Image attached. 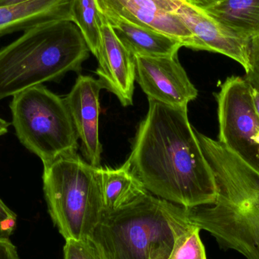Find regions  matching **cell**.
Masks as SVG:
<instances>
[{
    "instance_id": "obj_1",
    "label": "cell",
    "mask_w": 259,
    "mask_h": 259,
    "mask_svg": "<svg viewBox=\"0 0 259 259\" xmlns=\"http://www.w3.org/2000/svg\"><path fill=\"white\" fill-rule=\"evenodd\" d=\"M126 162L151 194L184 208L214 203V174L187 115L149 100Z\"/></svg>"
},
{
    "instance_id": "obj_2",
    "label": "cell",
    "mask_w": 259,
    "mask_h": 259,
    "mask_svg": "<svg viewBox=\"0 0 259 259\" xmlns=\"http://www.w3.org/2000/svg\"><path fill=\"white\" fill-rule=\"evenodd\" d=\"M196 134L214 174L217 197L211 205L187 208L189 221L222 247L259 259V212L251 199L247 164L220 142Z\"/></svg>"
},
{
    "instance_id": "obj_3",
    "label": "cell",
    "mask_w": 259,
    "mask_h": 259,
    "mask_svg": "<svg viewBox=\"0 0 259 259\" xmlns=\"http://www.w3.org/2000/svg\"><path fill=\"white\" fill-rule=\"evenodd\" d=\"M89 47L71 21L44 23L27 29L0 50V101L47 82L79 72Z\"/></svg>"
},
{
    "instance_id": "obj_4",
    "label": "cell",
    "mask_w": 259,
    "mask_h": 259,
    "mask_svg": "<svg viewBox=\"0 0 259 259\" xmlns=\"http://www.w3.org/2000/svg\"><path fill=\"white\" fill-rule=\"evenodd\" d=\"M190 225L187 208L148 192L104 212L91 239L101 259H167L176 237Z\"/></svg>"
},
{
    "instance_id": "obj_5",
    "label": "cell",
    "mask_w": 259,
    "mask_h": 259,
    "mask_svg": "<svg viewBox=\"0 0 259 259\" xmlns=\"http://www.w3.org/2000/svg\"><path fill=\"white\" fill-rule=\"evenodd\" d=\"M100 167L77 153L44 166L42 184L49 214L65 240L91 238L101 221L104 207Z\"/></svg>"
},
{
    "instance_id": "obj_6",
    "label": "cell",
    "mask_w": 259,
    "mask_h": 259,
    "mask_svg": "<svg viewBox=\"0 0 259 259\" xmlns=\"http://www.w3.org/2000/svg\"><path fill=\"white\" fill-rule=\"evenodd\" d=\"M9 107L18 140L44 166L77 153L79 137L64 98L38 85L13 96Z\"/></svg>"
},
{
    "instance_id": "obj_7",
    "label": "cell",
    "mask_w": 259,
    "mask_h": 259,
    "mask_svg": "<svg viewBox=\"0 0 259 259\" xmlns=\"http://www.w3.org/2000/svg\"><path fill=\"white\" fill-rule=\"evenodd\" d=\"M216 100L219 141L259 174V117L250 85L240 76L228 77Z\"/></svg>"
},
{
    "instance_id": "obj_8",
    "label": "cell",
    "mask_w": 259,
    "mask_h": 259,
    "mask_svg": "<svg viewBox=\"0 0 259 259\" xmlns=\"http://www.w3.org/2000/svg\"><path fill=\"white\" fill-rule=\"evenodd\" d=\"M136 80L148 100L178 109L187 108L198 91L178 59V53L165 56H134Z\"/></svg>"
},
{
    "instance_id": "obj_9",
    "label": "cell",
    "mask_w": 259,
    "mask_h": 259,
    "mask_svg": "<svg viewBox=\"0 0 259 259\" xmlns=\"http://www.w3.org/2000/svg\"><path fill=\"white\" fill-rule=\"evenodd\" d=\"M178 0H95L104 16L118 17L175 38L194 50L193 34L176 14Z\"/></svg>"
},
{
    "instance_id": "obj_10",
    "label": "cell",
    "mask_w": 259,
    "mask_h": 259,
    "mask_svg": "<svg viewBox=\"0 0 259 259\" xmlns=\"http://www.w3.org/2000/svg\"><path fill=\"white\" fill-rule=\"evenodd\" d=\"M100 80L91 76L79 75L69 94L64 98L87 161L100 167L103 146L100 140Z\"/></svg>"
},
{
    "instance_id": "obj_11",
    "label": "cell",
    "mask_w": 259,
    "mask_h": 259,
    "mask_svg": "<svg viewBox=\"0 0 259 259\" xmlns=\"http://www.w3.org/2000/svg\"><path fill=\"white\" fill-rule=\"evenodd\" d=\"M176 14L194 37V50L224 55L238 62L245 71L249 67L250 40L233 33L213 19L203 9L178 0Z\"/></svg>"
},
{
    "instance_id": "obj_12",
    "label": "cell",
    "mask_w": 259,
    "mask_h": 259,
    "mask_svg": "<svg viewBox=\"0 0 259 259\" xmlns=\"http://www.w3.org/2000/svg\"><path fill=\"white\" fill-rule=\"evenodd\" d=\"M102 18L96 74L103 88L115 94L123 106H132L136 80L134 56L121 44L106 18L103 15Z\"/></svg>"
},
{
    "instance_id": "obj_13",
    "label": "cell",
    "mask_w": 259,
    "mask_h": 259,
    "mask_svg": "<svg viewBox=\"0 0 259 259\" xmlns=\"http://www.w3.org/2000/svg\"><path fill=\"white\" fill-rule=\"evenodd\" d=\"M74 0H30L0 6V38L44 23L72 21Z\"/></svg>"
},
{
    "instance_id": "obj_14",
    "label": "cell",
    "mask_w": 259,
    "mask_h": 259,
    "mask_svg": "<svg viewBox=\"0 0 259 259\" xmlns=\"http://www.w3.org/2000/svg\"><path fill=\"white\" fill-rule=\"evenodd\" d=\"M103 16L121 44L134 56H170L178 53L183 47L178 39L164 33L140 27L118 17Z\"/></svg>"
},
{
    "instance_id": "obj_15",
    "label": "cell",
    "mask_w": 259,
    "mask_h": 259,
    "mask_svg": "<svg viewBox=\"0 0 259 259\" xmlns=\"http://www.w3.org/2000/svg\"><path fill=\"white\" fill-rule=\"evenodd\" d=\"M100 173L104 212L124 208L148 193L127 162L118 168L100 167Z\"/></svg>"
},
{
    "instance_id": "obj_16",
    "label": "cell",
    "mask_w": 259,
    "mask_h": 259,
    "mask_svg": "<svg viewBox=\"0 0 259 259\" xmlns=\"http://www.w3.org/2000/svg\"><path fill=\"white\" fill-rule=\"evenodd\" d=\"M203 10L244 39L251 41L259 35V0H218Z\"/></svg>"
},
{
    "instance_id": "obj_17",
    "label": "cell",
    "mask_w": 259,
    "mask_h": 259,
    "mask_svg": "<svg viewBox=\"0 0 259 259\" xmlns=\"http://www.w3.org/2000/svg\"><path fill=\"white\" fill-rule=\"evenodd\" d=\"M71 15L72 22L83 35L90 51L97 56L101 38L103 18L95 0H74Z\"/></svg>"
},
{
    "instance_id": "obj_18",
    "label": "cell",
    "mask_w": 259,
    "mask_h": 259,
    "mask_svg": "<svg viewBox=\"0 0 259 259\" xmlns=\"http://www.w3.org/2000/svg\"><path fill=\"white\" fill-rule=\"evenodd\" d=\"M201 230L192 225L175 239L167 259H207L205 247L201 240Z\"/></svg>"
},
{
    "instance_id": "obj_19",
    "label": "cell",
    "mask_w": 259,
    "mask_h": 259,
    "mask_svg": "<svg viewBox=\"0 0 259 259\" xmlns=\"http://www.w3.org/2000/svg\"><path fill=\"white\" fill-rule=\"evenodd\" d=\"M64 259H101L91 238L83 240H65Z\"/></svg>"
},
{
    "instance_id": "obj_20",
    "label": "cell",
    "mask_w": 259,
    "mask_h": 259,
    "mask_svg": "<svg viewBox=\"0 0 259 259\" xmlns=\"http://www.w3.org/2000/svg\"><path fill=\"white\" fill-rule=\"evenodd\" d=\"M245 80L251 88L259 91V35L251 39L249 67L246 71Z\"/></svg>"
},
{
    "instance_id": "obj_21",
    "label": "cell",
    "mask_w": 259,
    "mask_h": 259,
    "mask_svg": "<svg viewBox=\"0 0 259 259\" xmlns=\"http://www.w3.org/2000/svg\"><path fill=\"white\" fill-rule=\"evenodd\" d=\"M18 216L0 198V236L9 237L17 228Z\"/></svg>"
},
{
    "instance_id": "obj_22",
    "label": "cell",
    "mask_w": 259,
    "mask_h": 259,
    "mask_svg": "<svg viewBox=\"0 0 259 259\" xmlns=\"http://www.w3.org/2000/svg\"><path fill=\"white\" fill-rule=\"evenodd\" d=\"M247 178L251 199L254 206L259 212V174L249 166L247 169Z\"/></svg>"
},
{
    "instance_id": "obj_23",
    "label": "cell",
    "mask_w": 259,
    "mask_h": 259,
    "mask_svg": "<svg viewBox=\"0 0 259 259\" xmlns=\"http://www.w3.org/2000/svg\"><path fill=\"white\" fill-rule=\"evenodd\" d=\"M0 259H21L16 246L9 237L0 236Z\"/></svg>"
},
{
    "instance_id": "obj_24",
    "label": "cell",
    "mask_w": 259,
    "mask_h": 259,
    "mask_svg": "<svg viewBox=\"0 0 259 259\" xmlns=\"http://www.w3.org/2000/svg\"><path fill=\"white\" fill-rule=\"evenodd\" d=\"M185 1L193 6L203 9L211 6L218 0H185Z\"/></svg>"
},
{
    "instance_id": "obj_25",
    "label": "cell",
    "mask_w": 259,
    "mask_h": 259,
    "mask_svg": "<svg viewBox=\"0 0 259 259\" xmlns=\"http://www.w3.org/2000/svg\"><path fill=\"white\" fill-rule=\"evenodd\" d=\"M9 123L3 118H0V137L4 136L9 131Z\"/></svg>"
},
{
    "instance_id": "obj_26",
    "label": "cell",
    "mask_w": 259,
    "mask_h": 259,
    "mask_svg": "<svg viewBox=\"0 0 259 259\" xmlns=\"http://www.w3.org/2000/svg\"><path fill=\"white\" fill-rule=\"evenodd\" d=\"M252 89V98H253L254 104H255V110L259 117V91L254 88H251Z\"/></svg>"
},
{
    "instance_id": "obj_27",
    "label": "cell",
    "mask_w": 259,
    "mask_h": 259,
    "mask_svg": "<svg viewBox=\"0 0 259 259\" xmlns=\"http://www.w3.org/2000/svg\"><path fill=\"white\" fill-rule=\"evenodd\" d=\"M30 0H0V6H12V5L20 4Z\"/></svg>"
}]
</instances>
